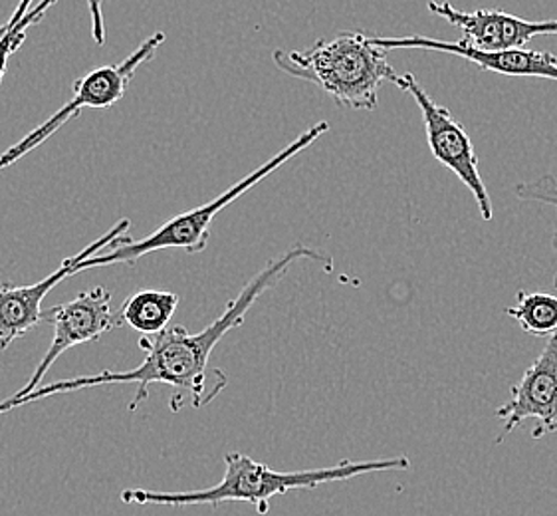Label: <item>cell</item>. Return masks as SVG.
Instances as JSON below:
<instances>
[{
  "mask_svg": "<svg viewBox=\"0 0 557 516\" xmlns=\"http://www.w3.org/2000/svg\"><path fill=\"white\" fill-rule=\"evenodd\" d=\"M312 260L320 262L323 269L332 270V257L315 248L296 245L286 250L282 257L270 260L264 269L258 272L252 281L246 284L235 300L226 304L223 315L214 322L205 325L201 332L190 334L185 325H168L165 330L141 336L139 348L146 352V359L141 366L134 370L112 371L103 370L94 376H79L74 380H62V382L38 385L34 392L24 395H11L9 400L0 402V416L9 414L12 409H18L24 405L40 402L50 395H62V393H74L79 390H89L98 385H110V383H135L134 400L129 402V411H135L139 405L147 402L149 388L161 383L175 388V397L171 402V409L178 411L185 400L193 407H205L214 402L223 393L228 378L223 370L211 368L212 349L223 340L231 330H235L245 322L248 310L255 306L258 298L272 288L276 282L286 274L294 262L298 260Z\"/></svg>",
  "mask_w": 557,
  "mask_h": 516,
  "instance_id": "1",
  "label": "cell"
},
{
  "mask_svg": "<svg viewBox=\"0 0 557 516\" xmlns=\"http://www.w3.org/2000/svg\"><path fill=\"white\" fill-rule=\"evenodd\" d=\"M411 459L405 455L387 459L342 460L334 467L308 469V471H276L264 463L248 457L245 453L224 455V477L221 483L201 491L161 493L146 489H127L122 493L125 505L199 506L223 505V503H250L257 506L258 515H268L270 501L280 494L315 489L320 484L349 481L359 475L383 471H409Z\"/></svg>",
  "mask_w": 557,
  "mask_h": 516,
  "instance_id": "2",
  "label": "cell"
},
{
  "mask_svg": "<svg viewBox=\"0 0 557 516\" xmlns=\"http://www.w3.org/2000/svg\"><path fill=\"white\" fill-rule=\"evenodd\" d=\"M272 58L282 72L312 82L339 108L349 110H375L381 84L397 74L385 50L366 34L349 30L322 38L306 50H276Z\"/></svg>",
  "mask_w": 557,
  "mask_h": 516,
  "instance_id": "3",
  "label": "cell"
},
{
  "mask_svg": "<svg viewBox=\"0 0 557 516\" xmlns=\"http://www.w3.org/2000/svg\"><path fill=\"white\" fill-rule=\"evenodd\" d=\"M325 132H330L327 122L312 125L310 130H306L304 134L298 135L290 146L284 147L274 158L268 159L264 165H260L252 173H248L245 180L233 183V187H228L219 197H214L212 201L205 202L201 207H195L187 213H181L173 217V219H169L165 225L159 226L157 231H153L146 238H141V241L132 238L125 245L110 248V253H106V255L100 253V255L88 258L84 262H78L74 267V274H78L82 270L110 267V265H134L137 258L146 257V255H151L157 250H168V248H178V250H185L190 255L201 253L209 245L212 221H214L216 214L223 211L224 207L235 202L240 195H245L248 189H252L260 181L268 177L270 173H274L276 169L282 168L294 156H298L306 147L312 146L313 142L320 139Z\"/></svg>",
  "mask_w": 557,
  "mask_h": 516,
  "instance_id": "4",
  "label": "cell"
},
{
  "mask_svg": "<svg viewBox=\"0 0 557 516\" xmlns=\"http://www.w3.org/2000/svg\"><path fill=\"white\" fill-rule=\"evenodd\" d=\"M389 82H393L399 90L407 91L419 106L431 153L435 156L438 163L450 169L460 183L467 185V189L476 199L482 219L492 221L494 211H492L491 195L480 175L476 147L472 144L465 125L460 124L446 108L438 106L412 74H395Z\"/></svg>",
  "mask_w": 557,
  "mask_h": 516,
  "instance_id": "5",
  "label": "cell"
},
{
  "mask_svg": "<svg viewBox=\"0 0 557 516\" xmlns=\"http://www.w3.org/2000/svg\"><path fill=\"white\" fill-rule=\"evenodd\" d=\"M42 320L52 325V342L45 358L34 368L30 380L16 395L34 392L54 361L67 349L96 342L123 324L120 312L112 310V292L103 286L79 292L74 300L48 308L42 312Z\"/></svg>",
  "mask_w": 557,
  "mask_h": 516,
  "instance_id": "6",
  "label": "cell"
},
{
  "mask_svg": "<svg viewBox=\"0 0 557 516\" xmlns=\"http://www.w3.org/2000/svg\"><path fill=\"white\" fill-rule=\"evenodd\" d=\"M129 221L123 219L106 233L98 241L89 243L88 247L82 248L78 255L64 258L60 269L54 270L50 277H46L36 284L28 286H16L9 281L0 282V349H7L12 342L18 337L26 336L30 330L42 322V303L48 292L58 286L60 282L66 281L67 277L74 274V267L88 258L100 255L103 248L120 247L132 241Z\"/></svg>",
  "mask_w": 557,
  "mask_h": 516,
  "instance_id": "7",
  "label": "cell"
},
{
  "mask_svg": "<svg viewBox=\"0 0 557 516\" xmlns=\"http://www.w3.org/2000/svg\"><path fill=\"white\" fill-rule=\"evenodd\" d=\"M502 421L498 443L516 427L534 419L532 438L542 439L557 431V330L547 336L546 348L513 383L510 400L496 411Z\"/></svg>",
  "mask_w": 557,
  "mask_h": 516,
  "instance_id": "8",
  "label": "cell"
},
{
  "mask_svg": "<svg viewBox=\"0 0 557 516\" xmlns=\"http://www.w3.org/2000/svg\"><path fill=\"white\" fill-rule=\"evenodd\" d=\"M426 9L445 19L462 34L460 45L470 46L482 52H498V50H516L532 42L535 36H552L557 34V21H525L502 11L467 12L455 9L450 2L431 0Z\"/></svg>",
  "mask_w": 557,
  "mask_h": 516,
  "instance_id": "9",
  "label": "cell"
},
{
  "mask_svg": "<svg viewBox=\"0 0 557 516\" xmlns=\"http://www.w3.org/2000/svg\"><path fill=\"white\" fill-rule=\"evenodd\" d=\"M371 42L389 52V50H429V52H446L450 57L469 60L480 70H488L504 76L518 78L554 79L557 82V57L542 50H498V52H482L460 42H446L426 36H401V38H371Z\"/></svg>",
  "mask_w": 557,
  "mask_h": 516,
  "instance_id": "10",
  "label": "cell"
},
{
  "mask_svg": "<svg viewBox=\"0 0 557 516\" xmlns=\"http://www.w3.org/2000/svg\"><path fill=\"white\" fill-rule=\"evenodd\" d=\"M178 306V296L168 291H137L132 294L122 308L120 318L123 324L151 336L168 328Z\"/></svg>",
  "mask_w": 557,
  "mask_h": 516,
  "instance_id": "11",
  "label": "cell"
},
{
  "mask_svg": "<svg viewBox=\"0 0 557 516\" xmlns=\"http://www.w3.org/2000/svg\"><path fill=\"white\" fill-rule=\"evenodd\" d=\"M504 315L513 318L530 336H552L557 330V296L549 292L520 291L516 306L506 308Z\"/></svg>",
  "mask_w": 557,
  "mask_h": 516,
  "instance_id": "12",
  "label": "cell"
},
{
  "mask_svg": "<svg viewBox=\"0 0 557 516\" xmlns=\"http://www.w3.org/2000/svg\"><path fill=\"white\" fill-rule=\"evenodd\" d=\"M54 4H57V0H42V2H38L34 9L24 14L23 21H18V23L12 24V26L7 24L9 26L7 33L0 36V84L4 79V74H7L9 60L26 40V30L34 26V24L40 23L48 9H52Z\"/></svg>",
  "mask_w": 557,
  "mask_h": 516,
  "instance_id": "13",
  "label": "cell"
},
{
  "mask_svg": "<svg viewBox=\"0 0 557 516\" xmlns=\"http://www.w3.org/2000/svg\"><path fill=\"white\" fill-rule=\"evenodd\" d=\"M513 193L518 195L520 201H535L542 205H549L557 211V181L554 175H544L537 181H525V183H518L513 187ZM554 248L557 250V233L554 236ZM554 284L557 288V272Z\"/></svg>",
  "mask_w": 557,
  "mask_h": 516,
  "instance_id": "14",
  "label": "cell"
},
{
  "mask_svg": "<svg viewBox=\"0 0 557 516\" xmlns=\"http://www.w3.org/2000/svg\"><path fill=\"white\" fill-rule=\"evenodd\" d=\"M57 130H60V124H58L54 118H50V120H46L45 124L38 125L34 132H30L24 139H21L16 146H12L11 149H7V151L0 156V171L11 168L12 163H16V161L24 158L26 153H30L34 147L40 146L50 135H54Z\"/></svg>",
  "mask_w": 557,
  "mask_h": 516,
  "instance_id": "15",
  "label": "cell"
},
{
  "mask_svg": "<svg viewBox=\"0 0 557 516\" xmlns=\"http://www.w3.org/2000/svg\"><path fill=\"white\" fill-rule=\"evenodd\" d=\"M89 19H91V34L96 45H106V21H103V2L88 0Z\"/></svg>",
  "mask_w": 557,
  "mask_h": 516,
  "instance_id": "16",
  "label": "cell"
},
{
  "mask_svg": "<svg viewBox=\"0 0 557 516\" xmlns=\"http://www.w3.org/2000/svg\"><path fill=\"white\" fill-rule=\"evenodd\" d=\"M34 0H21L18 2V7H16V11H14V14L11 16V21H9V26H12V24L18 23V21H23L24 14L26 12L30 11V4H33Z\"/></svg>",
  "mask_w": 557,
  "mask_h": 516,
  "instance_id": "17",
  "label": "cell"
},
{
  "mask_svg": "<svg viewBox=\"0 0 557 516\" xmlns=\"http://www.w3.org/2000/svg\"><path fill=\"white\" fill-rule=\"evenodd\" d=\"M7 28H9V26H7V24H4V26H0V36H2V34L7 33Z\"/></svg>",
  "mask_w": 557,
  "mask_h": 516,
  "instance_id": "18",
  "label": "cell"
}]
</instances>
